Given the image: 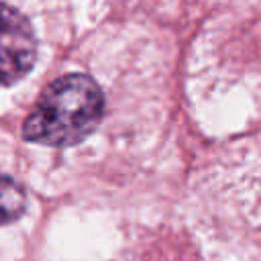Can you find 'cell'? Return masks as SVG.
<instances>
[{
    "mask_svg": "<svg viewBox=\"0 0 261 261\" xmlns=\"http://www.w3.org/2000/svg\"><path fill=\"white\" fill-rule=\"evenodd\" d=\"M37 59V39L29 20L0 2V88L22 80Z\"/></svg>",
    "mask_w": 261,
    "mask_h": 261,
    "instance_id": "7a4b0ae2",
    "label": "cell"
},
{
    "mask_svg": "<svg viewBox=\"0 0 261 261\" xmlns=\"http://www.w3.org/2000/svg\"><path fill=\"white\" fill-rule=\"evenodd\" d=\"M27 210V194L22 186L0 171V226L16 222Z\"/></svg>",
    "mask_w": 261,
    "mask_h": 261,
    "instance_id": "3957f363",
    "label": "cell"
},
{
    "mask_svg": "<svg viewBox=\"0 0 261 261\" xmlns=\"http://www.w3.org/2000/svg\"><path fill=\"white\" fill-rule=\"evenodd\" d=\"M104 116V94L86 73L51 82L22 124V137L47 147H71L90 137Z\"/></svg>",
    "mask_w": 261,
    "mask_h": 261,
    "instance_id": "6da1fadb",
    "label": "cell"
}]
</instances>
